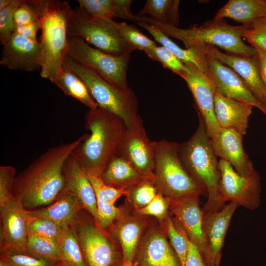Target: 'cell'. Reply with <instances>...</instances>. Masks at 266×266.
Instances as JSON below:
<instances>
[{"label":"cell","mask_w":266,"mask_h":266,"mask_svg":"<svg viewBox=\"0 0 266 266\" xmlns=\"http://www.w3.org/2000/svg\"><path fill=\"white\" fill-rule=\"evenodd\" d=\"M57 241L62 263L66 266H86L78 240L71 225L64 226Z\"/></svg>","instance_id":"f546056e"},{"label":"cell","mask_w":266,"mask_h":266,"mask_svg":"<svg viewBox=\"0 0 266 266\" xmlns=\"http://www.w3.org/2000/svg\"><path fill=\"white\" fill-rule=\"evenodd\" d=\"M198 116V127L188 140L179 144V154L189 174L207 191V199L202 211L214 212L226 204L220 193L219 161L213 149L204 120L199 113Z\"/></svg>","instance_id":"277c9868"},{"label":"cell","mask_w":266,"mask_h":266,"mask_svg":"<svg viewBox=\"0 0 266 266\" xmlns=\"http://www.w3.org/2000/svg\"><path fill=\"white\" fill-rule=\"evenodd\" d=\"M101 177L109 186L125 189L133 187L146 179L130 163L118 156L110 162Z\"/></svg>","instance_id":"4316f807"},{"label":"cell","mask_w":266,"mask_h":266,"mask_svg":"<svg viewBox=\"0 0 266 266\" xmlns=\"http://www.w3.org/2000/svg\"><path fill=\"white\" fill-rule=\"evenodd\" d=\"M220 193L223 201L255 210L261 203V180L256 171L248 176L239 175L227 161L220 159Z\"/></svg>","instance_id":"8fae6325"},{"label":"cell","mask_w":266,"mask_h":266,"mask_svg":"<svg viewBox=\"0 0 266 266\" xmlns=\"http://www.w3.org/2000/svg\"><path fill=\"white\" fill-rule=\"evenodd\" d=\"M64 226L46 218L33 217L30 215L28 223V233L57 241L62 232Z\"/></svg>","instance_id":"8d00e7d4"},{"label":"cell","mask_w":266,"mask_h":266,"mask_svg":"<svg viewBox=\"0 0 266 266\" xmlns=\"http://www.w3.org/2000/svg\"><path fill=\"white\" fill-rule=\"evenodd\" d=\"M142 226L137 221H127L119 226L117 235L122 247L123 261L133 262L141 233Z\"/></svg>","instance_id":"1f68e13d"},{"label":"cell","mask_w":266,"mask_h":266,"mask_svg":"<svg viewBox=\"0 0 266 266\" xmlns=\"http://www.w3.org/2000/svg\"><path fill=\"white\" fill-rule=\"evenodd\" d=\"M79 6L96 19H112L111 12L99 0H78Z\"/></svg>","instance_id":"bcb514c9"},{"label":"cell","mask_w":266,"mask_h":266,"mask_svg":"<svg viewBox=\"0 0 266 266\" xmlns=\"http://www.w3.org/2000/svg\"><path fill=\"white\" fill-rule=\"evenodd\" d=\"M166 225L172 247L181 266H185L189 249V239L187 234L177 220L174 222L168 217Z\"/></svg>","instance_id":"d6a6232c"},{"label":"cell","mask_w":266,"mask_h":266,"mask_svg":"<svg viewBox=\"0 0 266 266\" xmlns=\"http://www.w3.org/2000/svg\"><path fill=\"white\" fill-rule=\"evenodd\" d=\"M201 50L231 68L242 79L256 98L266 105V87L261 78L257 55L247 57L224 53L211 45Z\"/></svg>","instance_id":"2e32d148"},{"label":"cell","mask_w":266,"mask_h":266,"mask_svg":"<svg viewBox=\"0 0 266 266\" xmlns=\"http://www.w3.org/2000/svg\"><path fill=\"white\" fill-rule=\"evenodd\" d=\"M30 215L14 198L0 207V253L27 254V240Z\"/></svg>","instance_id":"7c38bea8"},{"label":"cell","mask_w":266,"mask_h":266,"mask_svg":"<svg viewBox=\"0 0 266 266\" xmlns=\"http://www.w3.org/2000/svg\"><path fill=\"white\" fill-rule=\"evenodd\" d=\"M0 260L9 266H55L57 264L28 254L12 252L0 253Z\"/></svg>","instance_id":"ab89813d"},{"label":"cell","mask_w":266,"mask_h":266,"mask_svg":"<svg viewBox=\"0 0 266 266\" xmlns=\"http://www.w3.org/2000/svg\"><path fill=\"white\" fill-rule=\"evenodd\" d=\"M67 55L94 70L110 84L121 88L129 87L127 73L130 54L114 56L93 47L83 39L68 37Z\"/></svg>","instance_id":"9c48e42d"},{"label":"cell","mask_w":266,"mask_h":266,"mask_svg":"<svg viewBox=\"0 0 266 266\" xmlns=\"http://www.w3.org/2000/svg\"><path fill=\"white\" fill-rule=\"evenodd\" d=\"M133 21H144L156 26L167 36L181 41L186 49L201 50L211 45L229 54L247 57L257 55L255 49L242 39L246 26L231 25L224 19H213L200 26L195 25L185 29L156 21L146 15H134Z\"/></svg>","instance_id":"5b68a950"},{"label":"cell","mask_w":266,"mask_h":266,"mask_svg":"<svg viewBox=\"0 0 266 266\" xmlns=\"http://www.w3.org/2000/svg\"><path fill=\"white\" fill-rule=\"evenodd\" d=\"M237 206L229 202L220 210L203 212V231L207 247L206 266H219L221 251L230 223Z\"/></svg>","instance_id":"ac0fdd59"},{"label":"cell","mask_w":266,"mask_h":266,"mask_svg":"<svg viewBox=\"0 0 266 266\" xmlns=\"http://www.w3.org/2000/svg\"><path fill=\"white\" fill-rule=\"evenodd\" d=\"M120 36L125 43L134 50L145 51L157 46L156 42L141 32L135 26L126 22H117Z\"/></svg>","instance_id":"836d02e7"},{"label":"cell","mask_w":266,"mask_h":266,"mask_svg":"<svg viewBox=\"0 0 266 266\" xmlns=\"http://www.w3.org/2000/svg\"><path fill=\"white\" fill-rule=\"evenodd\" d=\"M120 214L114 204L97 200V224L103 230L110 227Z\"/></svg>","instance_id":"7bdbcfd3"},{"label":"cell","mask_w":266,"mask_h":266,"mask_svg":"<svg viewBox=\"0 0 266 266\" xmlns=\"http://www.w3.org/2000/svg\"><path fill=\"white\" fill-rule=\"evenodd\" d=\"M41 23V78L51 82L62 69L68 48L67 26L72 9L66 1L28 0Z\"/></svg>","instance_id":"3957f363"},{"label":"cell","mask_w":266,"mask_h":266,"mask_svg":"<svg viewBox=\"0 0 266 266\" xmlns=\"http://www.w3.org/2000/svg\"><path fill=\"white\" fill-rule=\"evenodd\" d=\"M205 56L209 75L216 90L227 97L257 107L266 116V105L256 98L242 79L216 58Z\"/></svg>","instance_id":"9a60e30c"},{"label":"cell","mask_w":266,"mask_h":266,"mask_svg":"<svg viewBox=\"0 0 266 266\" xmlns=\"http://www.w3.org/2000/svg\"><path fill=\"white\" fill-rule=\"evenodd\" d=\"M0 266H9L6 263L3 262L2 261L0 260Z\"/></svg>","instance_id":"db71d44e"},{"label":"cell","mask_w":266,"mask_h":266,"mask_svg":"<svg viewBox=\"0 0 266 266\" xmlns=\"http://www.w3.org/2000/svg\"><path fill=\"white\" fill-rule=\"evenodd\" d=\"M68 37H77L90 45L114 56L131 54L134 50L120 36L113 19H96L78 6L72 9L67 26Z\"/></svg>","instance_id":"ba28073f"},{"label":"cell","mask_w":266,"mask_h":266,"mask_svg":"<svg viewBox=\"0 0 266 266\" xmlns=\"http://www.w3.org/2000/svg\"><path fill=\"white\" fill-rule=\"evenodd\" d=\"M243 136L234 129L220 128L217 136L211 139V143L218 157L228 162L239 175L248 176L257 171L244 151Z\"/></svg>","instance_id":"d6986e66"},{"label":"cell","mask_w":266,"mask_h":266,"mask_svg":"<svg viewBox=\"0 0 266 266\" xmlns=\"http://www.w3.org/2000/svg\"><path fill=\"white\" fill-rule=\"evenodd\" d=\"M185 65V64H184ZM187 71L182 76L193 95L198 113L203 118L211 139L215 138L220 129L215 115V85L209 77L197 66L185 65Z\"/></svg>","instance_id":"4fadbf2b"},{"label":"cell","mask_w":266,"mask_h":266,"mask_svg":"<svg viewBox=\"0 0 266 266\" xmlns=\"http://www.w3.org/2000/svg\"><path fill=\"white\" fill-rule=\"evenodd\" d=\"M64 173V189L77 197L96 221L97 200L94 190L86 172L71 155L65 163Z\"/></svg>","instance_id":"7402d4cb"},{"label":"cell","mask_w":266,"mask_h":266,"mask_svg":"<svg viewBox=\"0 0 266 266\" xmlns=\"http://www.w3.org/2000/svg\"><path fill=\"white\" fill-rule=\"evenodd\" d=\"M145 29L155 40L170 50L184 64H192L209 76L205 54L199 49L180 48L156 26L144 21L135 22Z\"/></svg>","instance_id":"484cf974"},{"label":"cell","mask_w":266,"mask_h":266,"mask_svg":"<svg viewBox=\"0 0 266 266\" xmlns=\"http://www.w3.org/2000/svg\"><path fill=\"white\" fill-rule=\"evenodd\" d=\"M0 65L11 70L29 72L41 69V50L39 42L13 33L3 45Z\"/></svg>","instance_id":"e0dca14e"},{"label":"cell","mask_w":266,"mask_h":266,"mask_svg":"<svg viewBox=\"0 0 266 266\" xmlns=\"http://www.w3.org/2000/svg\"><path fill=\"white\" fill-rule=\"evenodd\" d=\"M86 174L94 190L97 200L114 204L121 196L127 195V189L109 186L104 183L100 175Z\"/></svg>","instance_id":"d590c367"},{"label":"cell","mask_w":266,"mask_h":266,"mask_svg":"<svg viewBox=\"0 0 266 266\" xmlns=\"http://www.w3.org/2000/svg\"><path fill=\"white\" fill-rule=\"evenodd\" d=\"M52 82L65 95L78 100L89 109L98 107L85 83L66 67L63 66Z\"/></svg>","instance_id":"83f0119b"},{"label":"cell","mask_w":266,"mask_h":266,"mask_svg":"<svg viewBox=\"0 0 266 266\" xmlns=\"http://www.w3.org/2000/svg\"><path fill=\"white\" fill-rule=\"evenodd\" d=\"M87 135L49 148L16 176L13 196L25 209H39L56 200L65 188V163Z\"/></svg>","instance_id":"6da1fadb"},{"label":"cell","mask_w":266,"mask_h":266,"mask_svg":"<svg viewBox=\"0 0 266 266\" xmlns=\"http://www.w3.org/2000/svg\"><path fill=\"white\" fill-rule=\"evenodd\" d=\"M120 266H136V265L133 262L123 261Z\"/></svg>","instance_id":"f5cc1de1"},{"label":"cell","mask_w":266,"mask_h":266,"mask_svg":"<svg viewBox=\"0 0 266 266\" xmlns=\"http://www.w3.org/2000/svg\"><path fill=\"white\" fill-rule=\"evenodd\" d=\"M24 0H13L6 8L0 10V42L4 45L10 39L14 28V13Z\"/></svg>","instance_id":"f35d334b"},{"label":"cell","mask_w":266,"mask_h":266,"mask_svg":"<svg viewBox=\"0 0 266 266\" xmlns=\"http://www.w3.org/2000/svg\"><path fill=\"white\" fill-rule=\"evenodd\" d=\"M250 45L256 51L261 78L266 87V51L256 44Z\"/></svg>","instance_id":"f907efd6"},{"label":"cell","mask_w":266,"mask_h":266,"mask_svg":"<svg viewBox=\"0 0 266 266\" xmlns=\"http://www.w3.org/2000/svg\"><path fill=\"white\" fill-rule=\"evenodd\" d=\"M134 258L136 266H181L166 237L157 232L148 235Z\"/></svg>","instance_id":"603a6c76"},{"label":"cell","mask_w":266,"mask_h":266,"mask_svg":"<svg viewBox=\"0 0 266 266\" xmlns=\"http://www.w3.org/2000/svg\"><path fill=\"white\" fill-rule=\"evenodd\" d=\"M185 266H206L198 248L190 240Z\"/></svg>","instance_id":"681fc988"},{"label":"cell","mask_w":266,"mask_h":266,"mask_svg":"<svg viewBox=\"0 0 266 266\" xmlns=\"http://www.w3.org/2000/svg\"><path fill=\"white\" fill-rule=\"evenodd\" d=\"M13 0H0V10L8 6Z\"/></svg>","instance_id":"816d5d0a"},{"label":"cell","mask_w":266,"mask_h":266,"mask_svg":"<svg viewBox=\"0 0 266 266\" xmlns=\"http://www.w3.org/2000/svg\"><path fill=\"white\" fill-rule=\"evenodd\" d=\"M253 107L250 104L229 98L216 91L215 115L221 128L233 129L244 135Z\"/></svg>","instance_id":"44dd1931"},{"label":"cell","mask_w":266,"mask_h":266,"mask_svg":"<svg viewBox=\"0 0 266 266\" xmlns=\"http://www.w3.org/2000/svg\"><path fill=\"white\" fill-rule=\"evenodd\" d=\"M225 18L246 26L258 19H266V0H230L216 12L213 19Z\"/></svg>","instance_id":"d4e9b609"},{"label":"cell","mask_w":266,"mask_h":266,"mask_svg":"<svg viewBox=\"0 0 266 266\" xmlns=\"http://www.w3.org/2000/svg\"><path fill=\"white\" fill-rule=\"evenodd\" d=\"M155 153L153 183L158 192L169 203L185 200L207 197L205 188L195 180L183 166L179 144L166 139L152 141Z\"/></svg>","instance_id":"8992f818"},{"label":"cell","mask_w":266,"mask_h":266,"mask_svg":"<svg viewBox=\"0 0 266 266\" xmlns=\"http://www.w3.org/2000/svg\"><path fill=\"white\" fill-rule=\"evenodd\" d=\"M242 37L250 44H256L266 51V19H258L246 26Z\"/></svg>","instance_id":"b9f144b4"},{"label":"cell","mask_w":266,"mask_h":266,"mask_svg":"<svg viewBox=\"0 0 266 266\" xmlns=\"http://www.w3.org/2000/svg\"><path fill=\"white\" fill-rule=\"evenodd\" d=\"M179 3L178 0H147L137 15L147 14L156 21L177 26Z\"/></svg>","instance_id":"f1b7e54d"},{"label":"cell","mask_w":266,"mask_h":266,"mask_svg":"<svg viewBox=\"0 0 266 266\" xmlns=\"http://www.w3.org/2000/svg\"><path fill=\"white\" fill-rule=\"evenodd\" d=\"M16 170L12 166H0V207L14 199L13 185Z\"/></svg>","instance_id":"60d3db41"},{"label":"cell","mask_w":266,"mask_h":266,"mask_svg":"<svg viewBox=\"0 0 266 266\" xmlns=\"http://www.w3.org/2000/svg\"><path fill=\"white\" fill-rule=\"evenodd\" d=\"M55 266H66V265H65L62 262H59L57 263L55 265Z\"/></svg>","instance_id":"11a10c76"},{"label":"cell","mask_w":266,"mask_h":266,"mask_svg":"<svg viewBox=\"0 0 266 266\" xmlns=\"http://www.w3.org/2000/svg\"><path fill=\"white\" fill-rule=\"evenodd\" d=\"M176 220L185 230L190 241L199 249L204 262L207 257V247L203 231V211L199 198L170 203Z\"/></svg>","instance_id":"ffe728a7"},{"label":"cell","mask_w":266,"mask_h":266,"mask_svg":"<svg viewBox=\"0 0 266 266\" xmlns=\"http://www.w3.org/2000/svg\"><path fill=\"white\" fill-rule=\"evenodd\" d=\"M82 209L70 225L78 240L86 266H120L123 255L93 219Z\"/></svg>","instance_id":"30bf717a"},{"label":"cell","mask_w":266,"mask_h":266,"mask_svg":"<svg viewBox=\"0 0 266 266\" xmlns=\"http://www.w3.org/2000/svg\"><path fill=\"white\" fill-rule=\"evenodd\" d=\"M127 190V195L131 197L133 203L139 208L148 205L158 193L153 182L147 179Z\"/></svg>","instance_id":"74e56055"},{"label":"cell","mask_w":266,"mask_h":266,"mask_svg":"<svg viewBox=\"0 0 266 266\" xmlns=\"http://www.w3.org/2000/svg\"><path fill=\"white\" fill-rule=\"evenodd\" d=\"M117 156L130 163L144 178L153 181L154 149L143 126L132 129L126 128Z\"/></svg>","instance_id":"5bb4252c"},{"label":"cell","mask_w":266,"mask_h":266,"mask_svg":"<svg viewBox=\"0 0 266 266\" xmlns=\"http://www.w3.org/2000/svg\"><path fill=\"white\" fill-rule=\"evenodd\" d=\"M111 12L113 18L133 20L131 0H99Z\"/></svg>","instance_id":"ee69618b"},{"label":"cell","mask_w":266,"mask_h":266,"mask_svg":"<svg viewBox=\"0 0 266 266\" xmlns=\"http://www.w3.org/2000/svg\"><path fill=\"white\" fill-rule=\"evenodd\" d=\"M83 209L84 206L77 197L64 189L51 204L28 211L32 216L46 218L62 226H66L71 225Z\"/></svg>","instance_id":"cb8c5ba5"},{"label":"cell","mask_w":266,"mask_h":266,"mask_svg":"<svg viewBox=\"0 0 266 266\" xmlns=\"http://www.w3.org/2000/svg\"><path fill=\"white\" fill-rule=\"evenodd\" d=\"M147 56L153 61L160 63L181 77L187 71L186 66L170 50L164 46H156L144 51Z\"/></svg>","instance_id":"e575fe53"},{"label":"cell","mask_w":266,"mask_h":266,"mask_svg":"<svg viewBox=\"0 0 266 266\" xmlns=\"http://www.w3.org/2000/svg\"><path fill=\"white\" fill-rule=\"evenodd\" d=\"M40 29H41V23L39 20L26 25L15 26L13 33L30 39L37 41L36 33Z\"/></svg>","instance_id":"c3c4849f"},{"label":"cell","mask_w":266,"mask_h":266,"mask_svg":"<svg viewBox=\"0 0 266 266\" xmlns=\"http://www.w3.org/2000/svg\"><path fill=\"white\" fill-rule=\"evenodd\" d=\"M27 254L55 263L61 261L57 241L54 239L28 233Z\"/></svg>","instance_id":"4dcf8cb0"},{"label":"cell","mask_w":266,"mask_h":266,"mask_svg":"<svg viewBox=\"0 0 266 266\" xmlns=\"http://www.w3.org/2000/svg\"><path fill=\"white\" fill-rule=\"evenodd\" d=\"M167 200L158 192L153 200L146 206L139 208L138 213L142 215L154 216L160 218L164 217L167 213Z\"/></svg>","instance_id":"7dc6e473"},{"label":"cell","mask_w":266,"mask_h":266,"mask_svg":"<svg viewBox=\"0 0 266 266\" xmlns=\"http://www.w3.org/2000/svg\"><path fill=\"white\" fill-rule=\"evenodd\" d=\"M39 21L36 12L28 0H24L14 13V27L26 25Z\"/></svg>","instance_id":"f6af8a7d"},{"label":"cell","mask_w":266,"mask_h":266,"mask_svg":"<svg viewBox=\"0 0 266 266\" xmlns=\"http://www.w3.org/2000/svg\"><path fill=\"white\" fill-rule=\"evenodd\" d=\"M63 66L77 75L85 83L98 105L119 117L127 129L143 126L138 113V101L129 87L121 88L108 82L95 71L79 64L67 55Z\"/></svg>","instance_id":"52a82bcc"},{"label":"cell","mask_w":266,"mask_h":266,"mask_svg":"<svg viewBox=\"0 0 266 266\" xmlns=\"http://www.w3.org/2000/svg\"><path fill=\"white\" fill-rule=\"evenodd\" d=\"M84 119L89 133L71 155L86 173L101 176L117 156L126 127L119 117L99 107L89 109Z\"/></svg>","instance_id":"7a4b0ae2"}]
</instances>
